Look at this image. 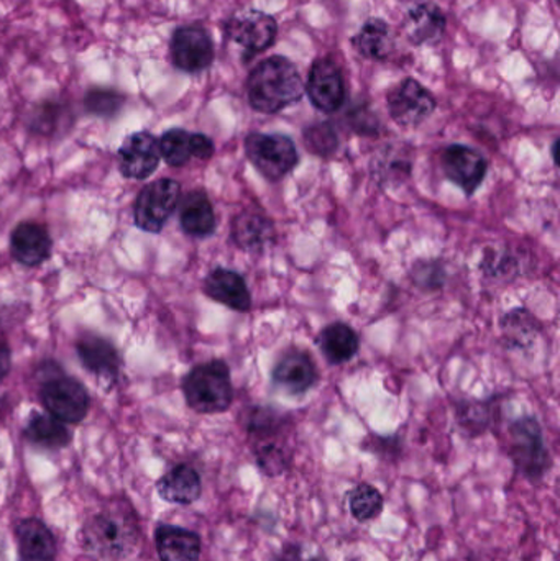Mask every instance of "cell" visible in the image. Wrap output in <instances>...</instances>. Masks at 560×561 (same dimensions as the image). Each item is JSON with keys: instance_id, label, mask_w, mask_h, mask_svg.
Returning <instances> with one entry per match:
<instances>
[{"instance_id": "cell-1", "label": "cell", "mask_w": 560, "mask_h": 561, "mask_svg": "<svg viewBox=\"0 0 560 561\" xmlns=\"http://www.w3.org/2000/svg\"><path fill=\"white\" fill-rule=\"evenodd\" d=\"M82 546L105 561L128 559L140 540L137 516L124 500L108 501L82 527Z\"/></svg>"}, {"instance_id": "cell-2", "label": "cell", "mask_w": 560, "mask_h": 561, "mask_svg": "<svg viewBox=\"0 0 560 561\" xmlns=\"http://www.w3.org/2000/svg\"><path fill=\"white\" fill-rule=\"evenodd\" d=\"M305 82L298 68L285 56H270L260 61L247 79L250 107L260 114H278L301 101Z\"/></svg>"}, {"instance_id": "cell-3", "label": "cell", "mask_w": 560, "mask_h": 561, "mask_svg": "<svg viewBox=\"0 0 560 561\" xmlns=\"http://www.w3.org/2000/svg\"><path fill=\"white\" fill-rule=\"evenodd\" d=\"M187 405L197 414H220L232 405L230 369L222 359L197 365L183 379Z\"/></svg>"}, {"instance_id": "cell-4", "label": "cell", "mask_w": 560, "mask_h": 561, "mask_svg": "<svg viewBox=\"0 0 560 561\" xmlns=\"http://www.w3.org/2000/svg\"><path fill=\"white\" fill-rule=\"evenodd\" d=\"M247 431L255 445L256 465L266 477H279L288 468L289 457L278 437L285 432V417L272 409H255L247 422Z\"/></svg>"}, {"instance_id": "cell-5", "label": "cell", "mask_w": 560, "mask_h": 561, "mask_svg": "<svg viewBox=\"0 0 560 561\" xmlns=\"http://www.w3.org/2000/svg\"><path fill=\"white\" fill-rule=\"evenodd\" d=\"M508 455L526 480L539 481L551 467L541 425L535 417L518 419L510 427Z\"/></svg>"}, {"instance_id": "cell-6", "label": "cell", "mask_w": 560, "mask_h": 561, "mask_svg": "<svg viewBox=\"0 0 560 561\" xmlns=\"http://www.w3.org/2000/svg\"><path fill=\"white\" fill-rule=\"evenodd\" d=\"M245 154L265 180L276 183L288 176L299 161L295 141L282 134H250Z\"/></svg>"}, {"instance_id": "cell-7", "label": "cell", "mask_w": 560, "mask_h": 561, "mask_svg": "<svg viewBox=\"0 0 560 561\" xmlns=\"http://www.w3.org/2000/svg\"><path fill=\"white\" fill-rule=\"evenodd\" d=\"M181 186L173 180L147 184L134 207L135 226L144 232L160 233L180 206Z\"/></svg>"}, {"instance_id": "cell-8", "label": "cell", "mask_w": 560, "mask_h": 561, "mask_svg": "<svg viewBox=\"0 0 560 561\" xmlns=\"http://www.w3.org/2000/svg\"><path fill=\"white\" fill-rule=\"evenodd\" d=\"M170 58L174 68L187 75H199L216 59L213 36L203 25L178 26L170 38Z\"/></svg>"}, {"instance_id": "cell-9", "label": "cell", "mask_w": 560, "mask_h": 561, "mask_svg": "<svg viewBox=\"0 0 560 561\" xmlns=\"http://www.w3.org/2000/svg\"><path fill=\"white\" fill-rule=\"evenodd\" d=\"M227 38L242 46L247 59L266 51L275 45L278 35V23L275 16L262 10L247 9L233 13L224 26Z\"/></svg>"}, {"instance_id": "cell-10", "label": "cell", "mask_w": 560, "mask_h": 561, "mask_svg": "<svg viewBox=\"0 0 560 561\" xmlns=\"http://www.w3.org/2000/svg\"><path fill=\"white\" fill-rule=\"evenodd\" d=\"M39 398L48 414L65 424H79L84 421L91 405V399L84 386L62 375L46 379L39 391Z\"/></svg>"}, {"instance_id": "cell-11", "label": "cell", "mask_w": 560, "mask_h": 561, "mask_svg": "<svg viewBox=\"0 0 560 561\" xmlns=\"http://www.w3.org/2000/svg\"><path fill=\"white\" fill-rule=\"evenodd\" d=\"M391 121L403 128L420 127L436 111V98L413 78L403 79L387 95Z\"/></svg>"}, {"instance_id": "cell-12", "label": "cell", "mask_w": 560, "mask_h": 561, "mask_svg": "<svg viewBox=\"0 0 560 561\" xmlns=\"http://www.w3.org/2000/svg\"><path fill=\"white\" fill-rule=\"evenodd\" d=\"M305 92L318 111L334 114L344 105L347 94L341 68L332 59H316L309 69Z\"/></svg>"}, {"instance_id": "cell-13", "label": "cell", "mask_w": 560, "mask_h": 561, "mask_svg": "<svg viewBox=\"0 0 560 561\" xmlns=\"http://www.w3.org/2000/svg\"><path fill=\"white\" fill-rule=\"evenodd\" d=\"M441 167L447 180L457 184L467 196H472L479 190L489 170L483 154L467 145L447 147L441 157Z\"/></svg>"}, {"instance_id": "cell-14", "label": "cell", "mask_w": 560, "mask_h": 561, "mask_svg": "<svg viewBox=\"0 0 560 561\" xmlns=\"http://www.w3.org/2000/svg\"><path fill=\"white\" fill-rule=\"evenodd\" d=\"M160 160V144L150 131L128 135L118 148V168L128 180H147L158 170Z\"/></svg>"}, {"instance_id": "cell-15", "label": "cell", "mask_w": 560, "mask_h": 561, "mask_svg": "<svg viewBox=\"0 0 560 561\" xmlns=\"http://www.w3.org/2000/svg\"><path fill=\"white\" fill-rule=\"evenodd\" d=\"M158 144H160L161 158L173 168L184 167L193 158L210 160L216 150L214 141L207 135L191 134L183 128H171L164 131Z\"/></svg>"}, {"instance_id": "cell-16", "label": "cell", "mask_w": 560, "mask_h": 561, "mask_svg": "<svg viewBox=\"0 0 560 561\" xmlns=\"http://www.w3.org/2000/svg\"><path fill=\"white\" fill-rule=\"evenodd\" d=\"M318 369L311 356L301 350H289L276 363L272 381L279 391L289 396H301L315 386Z\"/></svg>"}, {"instance_id": "cell-17", "label": "cell", "mask_w": 560, "mask_h": 561, "mask_svg": "<svg viewBox=\"0 0 560 561\" xmlns=\"http://www.w3.org/2000/svg\"><path fill=\"white\" fill-rule=\"evenodd\" d=\"M53 242L48 230L35 222H22L10 236V253L20 265L35 268L52 256Z\"/></svg>"}, {"instance_id": "cell-18", "label": "cell", "mask_w": 560, "mask_h": 561, "mask_svg": "<svg viewBox=\"0 0 560 561\" xmlns=\"http://www.w3.org/2000/svg\"><path fill=\"white\" fill-rule=\"evenodd\" d=\"M204 293L210 299L237 312H247L252 307V297L245 279L230 270L216 268L210 272L204 279Z\"/></svg>"}, {"instance_id": "cell-19", "label": "cell", "mask_w": 560, "mask_h": 561, "mask_svg": "<svg viewBox=\"0 0 560 561\" xmlns=\"http://www.w3.org/2000/svg\"><path fill=\"white\" fill-rule=\"evenodd\" d=\"M403 32L413 45L421 46L437 42L446 30L447 19L436 3L424 2L408 10Z\"/></svg>"}, {"instance_id": "cell-20", "label": "cell", "mask_w": 560, "mask_h": 561, "mask_svg": "<svg viewBox=\"0 0 560 561\" xmlns=\"http://www.w3.org/2000/svg\"><path fill=\"white\" fill-rule=\"evenodd\" d=\"M79 359L82 366L99 378L114 379L121 371V356L111 342L101 336L85 335L79 339Z\"/></svg>"}, {"instance_id": "cell-21", "label": "cell", "mask_w": 560, "mask_h": 561, "mask_svg": "<svg viewBox=\"0 0 560 561\" xmlns=\"http://www.w3.org/2000/svg\"><path fill=\"white\" fill-rule=\"evenodd\" d=\"M232 240L240 249L259 253L275 240V227L265 214L245 210L233 219Z\"/></svg>"}, {"instance_id": "cell-22", "label": "cell", "mask_w": 560, "mask_h": 561, "mask_svg": "<svg viewBox=\"0 0 560 561\" xmlns=\"http://www.w3.org/2000/svg\"><path fill=\"white\" fill-rule=\"evenodd\" d=\"M158 494L168 503L193 504L203 494V483L197 471L190 465H178L158 481Z\"/></svg>"}, {"instance_id": "cell-23", "label": "cell", "mask_w": 560, "mask_h": 561, "mask_svg": "<svg viewBox=\"0 0 560 561\" xmlns=\"http://www.w3.org/2000/svg\"><path fill=\"white\" fill-rule=\"evenodd\" d=\"M180 222L187 236L206 239L216 230L217 220L213 204L203 191H193L181 201Z\"/></svg>"}, {"instance_id": "cell-24", "label": "cell", "mask_w": 560, "mask_h": 561, "mask_svg": "<svg viewBox=\"0 0 560 561\" xmlns=\"http://www.w3.org/2000/svg\"><path fill=\"white\" fill-rule=\"evenodd\" d=\"M161 561H199L201 539L197 534L174 526H160L155 533Z\"/></svg>"}, {"instance_id": "cell-25", "label": "cell", "mask_w": 560, "mask_h": 561, "mask_svg": "<svg viewBox=\"0 0 560 561\" xmlns=\"http://www.w3.org/2000/svg\"><path fill=\"white\" fill-rule=\"evenodd\" d=\"M319 346L331 365H342L357 355L361 339L347 323L335 322L322 330Z\"/></svg>"}, {"instance_id": "cell-26", "label": "cell", "mask_w": 560, "mask_h": 561, "mask_svg": "<svg viewBox=\"0 0 560 561\" xmlns=\"http://www.w3.org/2000/svg\"><path fill=\"white\" fill-rule=\"evenodd\" d=\"M352 46L364 58L374 59V61L387 59L393 51L390 25L377 16L368 19L358 30L357 35L352 38Z\"/></svg>"}, {"instance_id": "cell-27", "label": "cell", "mask_w": 560, "mask_h": 561, "mask_svg": "<svg viewBox=\"0 0 560 561\" xmlns=\"http://www.w3.org/2000/svg\"><path fill=\"white\" fill-rule=\"evenodd\" d=\"M15 533L22 559L55 561V539L42 520H23Z\"/></svg>"}, {"instance_id": "cell-28", "label": "cell", "mask_w": 560, "mask_h": 561, "mask_svg": "<svg viewBox=\"0 0 560 561\" xmlns=\"http://www.w3.org/2000/svg\"><path fill=\"white\" fill-rule=\"evenodd\" d=\"M26 438L32 444L48 450H59L71 442V432L65 422L58 421L53 415L33 414L26 425Z\"/></svg>"}, {"instance_id": "cell-29", "label": "cell", "mask_w": 560, "mask_h": 561, "mask_svg": "<svg viewBox=\"0 0 560 561\" xmlns=\"http://www.w3.org/2000/svg\"><path fill=\"white\" fill-rule=\"evenodd\" d=\"M71 111L66 102L58 99L38 102L30 114V128L36 134H53L69 124Z\"/></svg>"}, {"instance_id": "cell-30", "label": "cell", "mask_w": 560, "mask_h": 561, "mask_svg": "<svg viewBox=\"0 0 560 561\" xmlns=\"http://www.w3.org/2000/svg\"><path fill=\"white\" fill-rule=\"evenodd\" d=\"M127 98L117 89L112 88H91L85 92L84 104L85 112L99 118H114L121 114Z\"/></svg>"}, {"instance_id": "cell-31", "label": "cell", "mask_w": 560, "mask_h": 561, "mask_svg": "<svg viewBox=\"0 0 560 561\" xmlns=\"http://www.w3.org/2000/svg\"><path fill=\"white\" fill-rule=\"evenodd\" d=\"M384 504L380 491L368 483H361L348 493V507H351L352 516L358 523H368V520L380 516Z\"/></svg>"}, {"instance_id": "cell-32", "label": "cell", "mask_w": 560, "mask_h": 561, "mask_svg": "<svg viewBox=\"0 0 560 561\" xmlns=\"http://www.w3.org/2000/svg\"><path fill=\"white\" fill-rule=\"evenodd\" d=\"M305 144L309 151L319 157H329L338 148L339 140L331 124H318L305 131Z\"/></svg>"}, {"instance_id": "cell-33", "label": "cell", "mask_w": 560, "mask_h": 561, "mask_svg": "<svg viewBox=\"0 0 560 561\" xmlns=\"http://www.w3.org/2000/svg\"><path fill=\"white\" fill-rule=\"evenodd\" d=\"M273 561H321L319 559H315V557H306L305 550L301 549L299 546H295V543H292V546L283 547L282 552L278 553V556L273 559Z\"/></svg>"}, {"instance_id": "cell-34", "label": "cell", "mask_w": 560, "mask_h": 561, "mask_svg": "<svg viewBox=\"0 0 560 561\" xmlns=\"http://www.w3.org/2000/svg\"><path fill=\"white\" fill-rule=\"evenodd\" d=\"M10 366H12V356H10L9 346L0 342V381L9 375Z\"/></svg>"}, {"instance_id": "cell-35", "label": "cell", "mask_w": 560, "mask_h": 561, "mask_svg": "<svg viewBox=\"0 0 560 561\" xmlns=\"http://www.w3.org/2000/svg\"><path fill=\"white\" fill-rule=\"evenodd\" d=\"M20 561H43V560H26V559H22Z\"/></svg>"}]
</instances>
